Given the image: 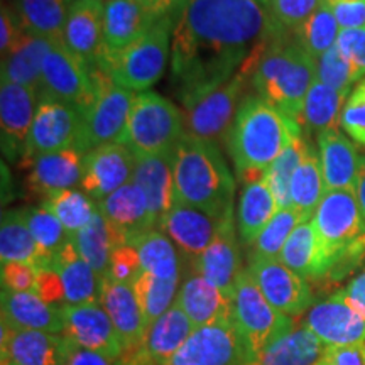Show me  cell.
Returning <instances> with one entry per match:
<instances>
[{
  "label": "cell",
  "mask_w": 365,
  "mask_h": 365,
  "mask_svg": "<svg viewBox=\"0 0 365 365\" xmlns=\"http://www.w3.org/2000/svg\"><path fill=\"white\" fill-rule=\"evenodd\" d=\"M140 271H143V266H140V259L139 254H137V249L130 244H124L112 250L110 262H108V271L105 276L112 281L132 284V281L135 279V276Z\"/></svg>",
  "instance_id": "cell-51"
},
{
  "label": "cell",
  "mask_w": 365,
  "mask_h": 365,
  "mask_svg": "<svg viewBox=\"0 0 365 365\" xmlns=\"http://www.w3.org/2000/svg\"><path fill=\"white\" fill-rule=\"evenodd\" d=\"M279 261L307 281H317L319 271V245L312 220L301 222L282 247Z\"/></svg>",
  "instance_id": "cell-41"
},
{
  "label": "cell",
  "mask_w": 365,
  "mask_h": 365,
  "mask_svg": "<svg viewBox=\"0 0 365 365\" xmlns=\"http://www.w3.org/2000/svg\"><path fill=\"white\" fill-rule=\"evenodd\" d=\"M66 336L14 330L2 322V365H65Z\"/></svg>",
  "instance_id": "cell-24"
},
{
  "label": "cell",
  "mask_w": 365,
  "mask_h": 365,
  "mask_svg": "<svg viewBox=\"0 0 365 365\" xmlns=\"http://www.w3.org/2000/svg\"><path fill=\"white\" fill-rule=\"evenodd\" d=\"M340 29H365V0H335L327 2Z\"/></svg>",
  "instance_id": "cell-54"
},
{
  "label": "cell",
  "mask_w": 365,
  "mask_h": 365,
  "mask_svg": "<svg viewBox=\"0 0 365 365\" xmlns=\"http://www.w3.org/2000/svg\"><path fill=\"white\" fill-rule=\"evenodd\" d=\"M0 259L2 264L26 262L39 269V249L27 225L24 208L4 212L0 223Z\"/></svg>",
  "instance_id": "cell-39"
},
{
  "label": "cell",
  "mask_w": 365,
  "mask_h": 365,
  "mask_svg": "<svg viewBox=\"0 0 365 365\" xmlns=\"http://www.w3.org/2000/svg\"><path fill=\"white\" fill-rule=\"evenodd\" d=\"M232 322L244 341L250 364L262 350L294 327L293 319L277 312L266 299L249 269H242L237 277L232 296Z\"/></svg>",
  "instance_id": "cell-8"
},
{
  "label": "cell",
  "mask_w": 365,
  "mask_h": 365,
  "mask_svg": "<svg viewBox=\"0 0 365 365\" xmlns=\"http://www.w3.org/2000/svg\"><path fill=\"white\" fill-rule=\"evenodd\" d=\"M53 39L22 31L12 49L2 56V80L27 86L39 93L43 80V65L53 48Z\"/></svg>",
  "instance_id": "cell-30"
},
{
  "label": "cell",
  "mask_w": 365,
  "mask_h": 365,
  "mask_svg": "<svg viewBox=\"0 0 365 365\" xmlns=\"http://www.w3.org/2000/svg\"><path fill=\"white\" fill-rule=\"evenodd\" d=\"M175 150L159 156L137 158L132 182L143 190L148 200L150 223L159 227L166 213L176 203L175 198Z\"/></svg>",
  "instance_id": "cell-26"
},
{
  "label": "cell",
  "mask_w": 365,
  "mask_h": 365,
  "mask_svg": "<svg viewBox=\"0 0 365 365\" xmlns=\"http://www.w3.org/2000/svg\"><path fill=\"white\" fill-rule=\"evenodd\" d=\"M65 365H118V360L117 362H112V360L103 357L102 354L83 349V346L76 345L75 341L68 339Z\"/></svg>",
  "instance_id": "cell-58"
},
{
  "label": "cell",
  "mask_w": 365,
  "mask_h": 365,
  "mask_svg": "<svg viewBox=\"0 0 365 365\" xmlns=\"http://www.w3.org/2000/svg\"><path fill=\"white\" fill-rule=\"evenodd\" d=\"M247 76L239 71L218 88L185 107V134L217 145L225 143L232 122L245 97L244 90L247 86Z\"/></svg>",
  "instance_id": "cell-10"
},
{
  "label": "cell",
  "mask_w": 365,
  "mask_h": 365,
  "mask_svg": "<svg viewBox=\"0 0 365 365\" xmlns=\"http://www.w3.org/2000/svg\"><path fill=\"white\" fill-rule=\"evenodd\" d=\"M176 203L222 218L234 207L237 182L220 145L182 134L175 148Z\"/></svg>",
  "instance_id": "cell-4"
},
{
  "label": "cell",
  "mask_w": 365,
  "mask_h": 365,
  "mask_svg": "<svg viewBox=\"0 0 365 365\" xmlns=\"http://www.w3.org/2000/svg\"><path fill=\"white\" fill-rule=\"evenodd\" d=\"M103 0H75L65 26V44L88 68L98 66L103 51Z\"/></svg>",
  "instance_id": "cell-27"
},
{
  "label": "cell",
  "mask_w": 365,
  "mask_h": 365,
  "mask_svg": "<svg viewBox=\"0 0 365 365\" xmlns=\"http://www.w3.org/2000/svg\"><path fill=\"white\" fill-rule=\"evenodd\" d=\"M173 12L159 19L150 31L129 48L103 59L98 68L108 73L117 85L132 91H145L161 78L171 58ZM97 68V66H95Z\"/></svg>",
  "instance_id": "cell-6"
},
{
  "label": "cell",
  "mask_w": 365,
  "mask_h": 365,
  "mask_svg": "<svg viewBox=\"0 0 365 365\" xmlns=\"http://www.w3.org/2000/svg\"><path fill=\"white\" fill-rule=\"evenodd\" d=\"M2 322L14 330H38L46 333L65 331L63 308L46 303L36 293H16L2 287Z\"/></svg>",
  "instance_id": "cell-29"
},
{
  "label": "cell",
  "mask_w": 365,
  "mask_h": 365,
  "mask_svg": "<svg viewBox=\"0 0 365 365\" xmlns=\"http://www.w3.org/2000/svg\"><path fill=\"white\" fill-rule=\"evenodd\" d=\"M2 287L16 293H34L38 282V267L26 262L2 264Z\"/></svg>",
  "instance_id": "cell-53"
},
{
  "label": "cell",
  "mask_w": 365,
  "mask_h": 365,
  "mask_svg": "<svg viewBox=\"0 0 365 365\" xmlns=\"http://www.w3.org/2000/svg\"><path fill=\"white\" fill-rule=\"evenodd\" d=\"M75 0H14L22 27L53 41H65L68 14Z\"/></svg>",
  "instance_id": "cell-36"
},
{
  "label": "cell",
  "mask_w": 365,
  "mask_h": 365,
  "mask_svg": "<svg viewBox=\"0 0 365 365\" xmlns=\"http://www.w3.org/2000/svg\"><path fill=\"white\" fill-rule=\"evenodd\" d=\"M277 212L279 208L269 188L266 176L259 181L244 185L235 212L237 230L242 244L250 247Z\"/></svg>",
  "instance_id": "cell-33"
},
{
  "label": "cell",
  "mask_w": 365,
  "mask_h": 365,
  "mask_svg": "<svg viewBox=\"0 0 365 365\" xmlns=\"http://www.w3.org/2000/svg\"><path fill=\"white\" fill-rule=\"evenodd\" d=\"M51 267L61 277L66 304L98 303L100 277L90 264L80 257L70 239L54 255Z\"/></svg>",
  "instance_id": "cell-32"
},
{
  "label": "cell",
  "mask_w": 365,
  "mask_h": 365,
  "mask_svg": "<svg viewBox=\"0 0 365 365\" xmlns=\"http://www.w3.org/2000/svg\"><path fill=\"white\" fill-rule=\"evenodd\" d=\"M135 163V154L125 144L117 143L91 149L83 158L81 190L95 202H102L132 181Z\"/></svg>",
  "instance_id": "cell-18"
},
{
  "label": "cell",
  "mask_w": 365,
  "mask_h": 365,
  "mask_svg": "<svg viewBox=\"0 0 365 365\" xmlns=\"http://www.w3.org/2000/svg\"><path fill=\"white\" fill-rule=\"evenodd\" d=\"M341 291H344L346 299L365 317V266L355 274Z\"/></svg>",
  "instance_id": "cell-59"
},
{
  "label": "cell",
  "mask_w": 365,
  "mask_h": 365,
  "mask_svg": "<svg viewBox=\"0 0 365 365\" xmlns=\"http://www.w3.org/2000/svg\"><path fill=\"white\" fill-rule=\"evenodd\" d=\"M303 127L259 95H245L228 130L225 145L237 176L244 185L266 176L271 164Z\"/></svg>",
  "instance_id": "cell-2"
},
{
  "label": "cell",
  "mask_w": 365,
  "mask_h": 365,
  "mask_svg": "<svg viewBox=\"0 0 365 365\" xmlns=\"http://www.w3.org/2000/svg\"><path fill=\"white\" fill-rule=\"evenodd\" d=\"M255 95L267 100L293 120H301L304 98L317 80V61L291 33L271 41L250 73Z\"/></svg>",
  "instance_id": "cell-5"
},
{
  "label": "cell",
  "mask_w": 365,
  "mask_h": 365,
  "mask_svg": "<svg viewBox=\"0 0 365 365\" xmlns=\"http://www.w3.org/2000/svg\"><path fill=\"white\" fill-rule=\"evenodd\" d=\"M328 346L309 328L294 325L250 365H317Z\"/></svg>",
  "instance_id": "cell-34"
},
{
  "label": "cell",
  "mask_w": 365,
  "mask_h": 365,
  "mask_svg": "<svg viewBox=\"0 0 365 365\" xmlns=\"http://www.w3.org/2000/svg\"><path fill=\"white\" fill-rule=\"evenodd\" d=\"M185 134L182 113L175 103L156 91L135 95L122 143L135 158L159 156L175 150Z\"/></svg>",
  "instance_id": "cell-7"
},
{
  "label": "cell",
  "mask_w": 365,
  "mask_h": 365,
  "mask_svg": "<svg viewBox=\"0 0 365 365\" xmlns=\"http://www.w3.org/2000/svg\"><path fill=\"white\" fill-rule=\"evenodd\" d=\"M24 215L39 249V269L51 267V262L70 235L66 234L61 222L44 207L24 208Z\"/></svg>",
  "instance_id": "cell-45"
},
{
  "label": "cell",
  "mask_w": 365,
  "mask_h": 365,
  "mask_svg": "<svg viewBox=\"0 0 365 365\" xmlns=\"http://www.w3.org/2000/svg\"><path fill=\"white\" fill-rule=\"evenodd\" d=\"M98 210L112 228L117 247L130 244L144 232L154 230L149 217L148 200L143 190L132 181L98 202Z\"/></svg>",
  "instance_id": "cell-23"
},
{
  "label": "cell",
  "mask_w": 365,
  "mask_h": 365,
  "mask_svg": "<svg viewBox=\"0 0 365 365\" xmlns=\"http://www.w3.org/2000/svg\"><path fill=\"white\" fill-rule=\"evenodd\" d=\"M314 61H317V80L331 86L340 93L349 95L354 83L359 81L352 65L341 54L336 44L328 49L327 53H323L322 56H318Z\"/></svg>",
  "instance_id": "cell-48"
},
{
  "label": "cell",
  "mask_w": 365,
  "mask_h": 365,
  "mask_svg": "<svg viewBox=\"0 0 365 365\" xmlns=\"http://www.w3.org/2000/svg\"><path fill=\"white\" fill-rule=\"evenodd\" d=\"M309 148L308 143H304L303 135L296 137L287 148L282 150V154L271 164V168L266 171V180L269 188H271L274 198H276L277 208L286 210L293 208V200H291V180H293L294 171L298 170L301 159L304 158Z\"/></svg>",
  "instance_id": "cell-46"
},
{
  "label": "cell",
  "mask_w": 365,
  "mask_h": 365,
  "mask_svg": "<svg viewBox=\"0 0 365 365\" xmlns=\"http://www.w3.org/2000/svg\"><path fill=\"white\" fill-rule=\"evenodd\" d=\"M70 240L75 245L80 257L85 262H88L91 269L102 279L108 271L112 250L117 247V244L112 228L102 213H100V210L88 225L81 228L76 234L70 235Z\"/></svg>",
  "instance_id": "cell-40"
},
{
  "label": "cell",
  "mask_w": 365,
  "mask_h": 365,
  "mask_svg": "<svg viewBox=\"0 0 365 365\" xmlns=\"http://www.w3.org/2000/svg\"><path fill=\"white\" fill-rule=\"evenodd\" d=\"M336 46L352 65L357 80L365 78V29H341Z\"/></svg>",
  "instance_id": "cell-52"
},
{
  "label": "cell",
  "mask_w": 365,
  "mask_h": 365,
  "mask_svg": "<svg viewBox=\"0 0 365 365\" xmlns=\"http://www.w3.org/2000/svg\"><path fill=\"white\" fill-rule=\"evenodd\" d=\"M250 357L232 318L195 328L164 365H249Z\"/></svg>",
  "instance_id": "cell-13"
},
{
  "label": "cell",
  "mask_w": 365,
  "mask_h": 365,
  "mask_svg": "<svg viewBox=\"0 0 365 365\" xmlns=\"http://www.w3.org/2000/svg\"><path fill=\"white\" fill-rule=\"evenodd\" d=\"M137 2L143 4L144 7H148L149 11L156 14L158 17H164L170 12H173V9L176 7L178 0H137Z\"/></svg>",
  "instance_id": "cell-60"
},
{
  "label": "cell",
  "mask_w": 365,
  "mask_h": 365,
  "mask_svg": "<svg viewBox=\"0 0 365 365\" xmlns=\"http://www.w3.org/2000/svg\"><path fill=\"white\" fill-rule=\"evenodd\" d=\"M341 129L357 144L365 145V88L357 85L341 112Z\"/></svg>",
  "instance_id": "cell-50"
},
{
  "label": "cell",
  "mask_w": 365,
  "mask_h": 365,
  "mask_svg": "<svg viewBox=\"0 0 365 365\" xmlns=\"http://www.w3.org/2000/svg\"><path fill=\"white\" fill-rule=\"evenodd\" d=\"M355 195H357L360 212L365 220V156L360 158V170L357 176V182H355Z\"/></svg>",
  "instance_id": "cell-61"
},
{
  "label": "cell",
  "mask_w": 365,
  "mask_h": 365,
  "mask_svg": "<svg viewBox=\"0 0 365 365\" xmlns=\"http://www.w3.org/2000/svg\"><path fill=\"white\" fill-rule=\"evenodd\" d=\"M24 31L22 22L17 16L16 9L2 6V14H0V49L2 56L12 49V46L17 43L19 36Z\"/></svg>",
  "instance_id": "cell-57"
},
{
  "label": "cell",
  "mask_w": 365,
  "mask_h": 365,
  "mask_svg": "<svg viewBox=\"0 0 365 365\" xmlns=\"http://www.w3.org/2000/svg\"><path fill=\"white\" fill-rule=\"evenodd\" d=\"M340 31L341 29L335 16H333L331 7L323 0L317 11L291 34L309 56L317 59L336 44Z\"/></svg>",
  "instance_id": "cell-42"
},
{
  "label": "cell",
  "mask_w": 365,
  "mask_h": 365,
  "mask_svg": "<svg viewBox=\"0 0 365 365\" xmlns=\"http://www.w3.org/2000/svg\"><path fill=\"white\" fill-rule=\"evenodd\" d=\"M38 93L27 86L2 80L0 85V143L9 161L22 158L27 135L38 110Z\"/></svg>",
  "instance_id": "cell-20"
},
{
  "label": "cell",
  "mask_w": 365,
  "mask_h": 365,
  "mask_svg": "<svg viewBox=\"0 0 365 365\" xmlns=\"http://www.w3.org/2000/svg\"><path fill=\"white\" fill-rule=\"evenodd\" d=\"M220 220L190 205L175 203L158 230L170 237L181 255V262L185 261L186 267H190L212 244Z\"/></svg>",
  "instance_id": "cell-21"
},
{
  "label": "cell",
  "mask_w": 365,
  "mask_h": 365,
  "mask_svg": "<svg viewBox=\"0 0 365 365\" xmlns=\"http://www.w3.org/2000/svg\"><path fill=\"white\" fill-rule=\"evenodd\" d=\"M317 365H365V341L346 346H328Z\"/></svg>",
  "instance_id": "cell-56"
},
{
  "label": "cell",
  "mask_w": 365,
  "mask_h": 365,
  "mask_svg": "<svg viewBox=\"0 0 365 365\" xmlns=\"http://www.w3.org/2000/svg\"><path fill=\"white\" fill-rule=\"evenodd\" d=\"M97 97L90 68L71 51L65 41H54L44 59L38 98H54L75 105L83 113Z\"/></svg>",
  "instance_id": "cell-11"
},
{
  "label": "cell",
  "mask_w": 365,
  "mask_h": 365,
  "mask_svg": "<svg viewBox=\"0 0 365 365\" xmlns=\"http://www.w3.org/2000/svg\"><path fill=\"white\" fill-rule=\"evenodd\" d=\"M319 245L317 281L340 282L365 262V220L355 190H330L312 218Z\"/></svg>",
  "instance_id": "cell-3"
},
{
  "label": "cell",
  "mask_w": 365,
  "mask_h": 365,
  "mask_svg": "<svg viewBox=\"0 0 365 365\" xmlns=\"http://www.w3.org/2000/svg\"><path fill=\"white\" fill-rule=\"evenodd\" d=\"M318 149L327 191L355 190L360 156L352 140L339 129H331L318 135Z\"/></svg>",
  "instance_id": "cell-31"
},
{
  "label": "cell",
  "mask_w": 365,
  "mask_h": 365,
  "mask_svg": "<svg viewBox=\"0 0 365 365\" xmlns=\"http://www.w3.org/2000/svg\"><path fill=\"white\" fill-rule=\"evenodd\" d=\"M41 207L49 210L61 222L68 235L76 234L88 225L98 212V203H95L93 198L71 188L49 195Z\"/></svg>",
  "instance_id": "cell-43"
},
{
  "label": "cell",
  "mask_w": 365,
  "mask_h": 365,
  "mask_svg": "<svg viewBox=\"0 0 365 365\" xmlns=\"http://www.w3.org/2000/svg\"><path fill=\"white\" fill-rule=\"evenodd\" d=\"M257 2H261L262 4V6H269V2H271V0H257Z\"/></svg>",
  "instance_id": "cell-62"
},
{
  "label": "cell",
  "mask_w": 365,
  "mask_h": 365,
  "mask_svg": "<svg viewBox=\"0 0 365 365\" xmlns=\"http://www.w3.org/2000/svg\"><path fill=\"white\" fill-rule=\"evenodd\" d=\"M34 293L53 307L63 308L66 304L61 277L53 267L38 269V282H36Z\"/></svg>",
  "instance_id": "cell-55"
},
{
  "label": "cell",
  "mask_w": 365,
  "mask_h": 365,
  "mask_svg": "<svg viewBox=\"0 0 365 365\" xmlns=\"http://www.w3.org/2000/svg\"><path fill=\"white\" fill-rule=\"evenodd\" d=\"M100 304L110 317L113 327L125 345V352L135 350L148 335V323L132 284L103 276L100 279Z\"/></svg>",
  "instance_id": "cell-25"
},
{
  "label": "cell",
  "mask_w": 365,
  "mask_h": 365,
  "mask_svg": "<svg viewBox=\"0 0 365 365\" xmlns=\"http://www.w3.org/2000/svg\"><path fill=\"white\" fill-rule=\"evenodd\" d=\"M323 0H271L267 9L286 33H293L317 11Z\"/></svg>",
  "instance_id": "cell-49"
},
{
  "label": "cell",
  "mask_w": 365,
  "mask_h": 365,
  "mask_svg": "<svg viewBox=\"0 0 365 365\" xmlns=\"http://www.w3.org/2000/svg\"><path fill=\"white\" fill-rule=\"evenodd\" d=\"M85 154L78 149H65L41 156H22L24 186L31 196L46 200L56 191L70 190L83 176Z\"/></svg>",
  "instance_id": "cell-17"
},
{
  "label": "cell",
  "mask_w": 365,
  "mask_h": 365,
  "mask_svg": "<svg viewBox=\"0 0 365 365\" xmlns=\"http://www.w3.org/2000/svg\"><path fill=\"white\" fill-rule=\"evenodd\" d=\"M139 254L143 271H148L159 279L178 281L181 279V261L176 245L161 230L144 232L130 242Z\"/></svg>",
  "instance_id": "cell-37"
},
{
  "label": "cell",
  "mask_w": 365,
  "mask_h": 365,
  "mask_svg": "<svg viewBox=\"0 0 365 365\" xmlns=\"http://www.w3.org/2000/svg\"><path fill=\"white\" fill-rule=\"evenodd\" d=\"M301 222L304 220L294 208L279 210L261 232L257 240L249 247V261L252 259H279L282 247Z\"/></svg>",
  "instance_id": "cell-47"
},
{
  "label": "cell",
  "mask_w": 365,
  "mask_h": 365,
  "mask_svg": "<svg viewBox=\"0 0 365 365\" xmlns=\"http://www.w3.org/2000/svg\"><path fill=\"white\" fill-rule=\"evenodd\" d=\"M97 97L83 115L80 150L83 154L102 145L122 143L135 91L117 85L102 68H90Z\"/></svg>",
  "instance_id": "cell-9"
},
{
  "label": "cell",
  "mask_w": 365,
  "mask_h": 365,
  "mask_svg": "<svg viewBox=\"0 0 365 365\" xmlns=\"http://www.w3.org/2000/svg\"><path fill=\"white\" fill-rule=\"evenodd\" d=\"M103 2H110V0H103Z\"/></svg>",
  "instance_id": "cell-63"
},
{
  "label": "cell",
  "mask_w": 365,
  "mask_h": 365,
  "mask_svg": "<svg viewBox=\"0 0 365 365\" xmlns=\"http://www.w3.org/2000/svg\"><path fill=\"white\" fill-rule=\"evenodd\" d=\"M247 269L277 312L287 317H299L304 309L313 307L309 281L286 267L279 259H252Z\"/></svg>",
  "instance_id": "cell-16"
},
{
  "label": "cell",
  "mask_w": 365,
  "mask_h": 365,
  "mask_svg": "<svg viewBox=\"0 0 365 365\" xmlns=\"http://www.w3.org/2000/svg\"><path fill=\"white\" fill-rule=\"evenodd\" d=\"M83 113L75 105L54 98H39L33 127L22 156H41L65 149H78Z\"/></svg>",
  "instance_id": "cell-12"
},
{
  "label": "cell",
  "mask_w": 365,
  "mask_h": 365,
  "mask_svg": "<svg viewBox=\"0 0 365 365\" xmlns=\"http://www.w3.org/2000/svg\"><path fill=\"white\" fill-rule=\"evenodd\" d=\"M65 336L83 349L102 354L112 362L124 357L125 345L100 303L65 304Z\"/></svg>",
  "instance_id": "cell-15"
},
{
  "label": "cell",
  "mask_w": 365,
  "mask_h": 365,
  "mask_svg": "<svg viewBox=\"0 0 365 365\" xmlns=\"http://www.w3.org/2000/svg\"><path fill=\"white\" fill-rule=\"evenodd\" d=\"M346 98L349 95L340 93L319 80H314L304 98L299 120L301 127L307 129L309 134H317V137L322 132L339 129L341 127V112H344Z\"/></svg>",
  "instance_id": "cell-35"
},
{
  "label": "cell",
  "mask_w": 365,
  "mask_h": 365,
  "mask_svg": "<svg viewBox=\"0 0 365 365\" xmlns=\"http://www.w3.org/2000/svg\"><path fill=\"white\" fill-rule=\"evenodd\" d=\"M159 19L161 17L137 0H110L105 4L103 51L98 65L148 34Z\"/></svg>",
  "instance_id": "cell-22"
},
{
  "label": "cell",
  "mask_w": 365,
  "mask_h": 365,
  "mask_svg": "<svg viewBox=\"0 0 365 365\" xmlns=\"http://www.w3.org/2000/svg\"><path fill=\"white\" fill-rule=\"evenodd\" d=\"M327 193L325 180H323L319 156L309 145L304 158L301 159L298 170L291 180V200L293 208L299 213L304 222L312 220L319 202Z\"/></svg>",
  "instance_id": "cell-38"
},
{
  "label": "cell",
  "mask_w": 365,
  "mask_h": 365,
  "mask_svg": "<svg viewBox=\"0 0 365 365\" xmlns=\"http://www.w3.org/2000/svg\"><path fill=\"white\" fill-rule=\"evenodd\" d=\"M132 287L144 313L148 328H150L159 317H163L175 304L180 282L159 279L148 271H140L132 281Z\"/></svg>",
  "instance_id": "cell-44"
},
{
  "label": "cell",
  "mask_w": 365,
  "mask_h": 365,
  "mask_svg": "<svg viewBox=\"0 0 365 365\" xmlns=\"http://www.w3.org/2000/svg\"><path fill=\"white\" fill-rule=\"evenodd\" d=\"M171 70L185 107L240 71L259 46L282 29L257 0H178Z\"/></svg>",
  "instance_id": "cell-1"
},
{
  "label": "cell",
  "mask_w": 365,
  "mask_h": 365,
  "mask_svg": "<svg viewBox=\"0 0 365 365\" xmlns=\"http://www.w3.org/2000/svg\"><path fill=\"white\" fill-rule=\"evenodd\" d=\"M301 325L309 328L327 346L365 341V317L346 299L341 289L314 303Z\"/></svg>",
  "instance_id": "cell-14"
},
{
  "label": "cell",
  "mask_w": 365,
  "mask_h": 365,
  "mask_svg": "<svg viewBox=\"0 0 365 365\" xmlns=\"http://www.w3.org/2000/svg\"><path fill=\"white\" fill-rule=\"evenodd\" d=\"M237 232L239 230H237L235 208H232L222 217L212 244L196 259L193 266L186 267L198 271L228 298L234 296L237 277L242 272Z\"/></svg>",
  "instance_id": "cell-19"
},
{
  "label": "cell",
  "mask_w": 365,
  "mask_h": 365,
  "mask_svg": "<svg viewBox=\"0 0 365 365\" xmlns=\"http://www.w3.org/2000/svg\"><path fill=\"white\" fill-rule=\"evenodd\" d=\"M175 303L195 328L232 318V298L223 294L195 269H185Z\"/></svg>",
  "instance_id": "cell-28"
}]
</instances>
